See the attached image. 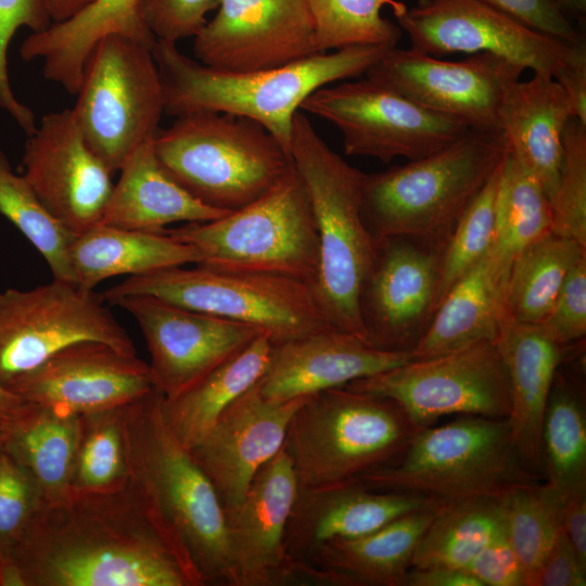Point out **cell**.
Wrapping results in <instances>:
<instances>
[{
    "label": "cell",
    "mask_w": 586,
    "mask_h": 586,
    "mask_svg": "<svg viewBox=\"0 0 586 586\" xmlns=\"http://www.w3.org/2000/svg\"><path fill=\"white\" fill-rule=\"evenodd\" d=\"M8 569L11 586L204 585L132 477L43 505Z\"/></svg>",
    "instance_id": "cell-1"
},
{
    "label": "cell",
    "mask_w": 586,
    "mask_h": 586,
    "mask_svg": "<svg viewBox=\"0 0 586 586\" xmlns=\"http://www.w3.org/2000/svg\"><path fill=\"white\" fill-rule=\"evenodd\" d=\"M391 48L354 46L319 53L286 66L228 73L213 69L156 40L152 54L164 93L165 113H227L266 128L290 153L294 115L314 91L366 72Z\"/></svg>",
    "instance_id": "cell-2"
},
{
    "label": "cell",
    "mask_w": 586,
    "mask_h": 586,
    "mask_svg": "<svg viewBox=\"0 0 586 586\" xmlns=\"http://www.w3.org/2000/svg\"><path fill=\"white\" fill-rule=\"evenodd\" d=\"M510 152L500 130L470 128L447 146L362 174L361 213L377 239L445 246L455 226Z\"/></svg>",
    "instance_id": "cell-3"
},
{
    "label": "cell",
    "mask_w": 586,
    "mask_h": 586,
    "mask_svg": "<svg viewBox=\"0 0 586 586\" xmlns=\"http://www.w3.org/2000/svg\"><path fill=\"white\" fill-rule=\"evenodd\" d=\"M290 154L316 219L319 264L310 286L315 302L331 328L369 343L359 298L375 259L378 239L361 213L364 173L334 152L300 111L293 119Z\"/></svg>",
    "instance_id": "cell-4"
},
{
    "label": "cell",
    "mask_w": 586,
    "mask_h": 586,
    "mask_svg": "<svg viewBox=\"0 0 586 586\" xmlns=\"http://www.w3.org/2000/svg\"><path fill=\"white\" fill-rule=\"evenodd\" d=\"M162 396L153 390L126 405L131 477L204 585H232L225 510L206 474L166 425Z\"/></svg>",
    "instance_id": "cell-5"
},
{
    "label": "cell",
    "mask_w": 586,
    "mask_h": 586,
    "mask_svg": "<svg viewBox=\"0 0 586 586\" xmlns=\"http://www.w3.org/2000/svg\"><path fill=\"white\" fill-rule=\"evenodd\" d=\"M540 480L523 464L507 418L462 416L420 429L397 461L355 481L372 489L422 494L447 504L500 498Z\"/></svg>",
    "instance_id": "cell-6"
},
{
    "label": "cell",
    "mask_w": 586,
    "mask_h": 586,
    "mask_svg": "<svg viewBox=\"0 0 586 586\" xmlns=\"http://www.w3.org/2000/svg\"><path fill=\"white\" fill-rule=\"evenodd\" d=\"M165 170L203 204L230 213L266 193L293 165L260 124L227 113L177 116L153 138Z\"/></svg>",
    "instance_id": "cell-7"
},
{
    "label": "cell",
    "mask_w": 586,
    "mask_h": 586,
    "mask_svg": "<svg viewBox=\"0 0 586 586\" xmlns=\"http://www.w3.org/2000/svg\"><path fill=\"white\" fill-rule=\"evenodd\" d=\"M418 431L393 402L340 386L304 400L283 450L300 488H319L392 464Z\"/></svg>",
    "instance_id": "cell-8"
},
{
    "label": "cell",
    "mask_w": 586,
    "mask_h": 586,
    "mask_svg": "<svg viewBox=\"0 0 586 586\" xmlns=\"http://www.w3.org/2000/svg\"><path fill=\"white\" fill-rule=\"evenodd\" d=\"M192 245L198 265L301 280L309 286L319 264L316 219L294 164L260 198L219 218L166 229Z\"/></svg>",
    "instance_id": "cell-9"
},
{
    "label": "cell",
    "mask_w": 586,
    "mask_h": 586,
    "mask_svg": "<svg viewBox=\"0 0 586 586\" xmlns=\"http://www.w3.org/2000/svg\"><path fill=\"white\" fill-rule=\"evenodd\" d=\"M129 295L155 297L246 324L271 344L331 328L310 286L297 279L260 272L214 269L195 264L127 277L101 293L104 302Z\"/></svg>",
    "instance_id": "cell-10"
},
{
    "label": "cell",
    "mask_w": 586,
    "mask_h": 586,
    "mask_svg": "<svg viewBox=\"0 0 586 586\" xmlns=\"http://www.w3.org/2000/svg\"><path fill=\"white\" fill-rule=\"evenodd\" d=\"M72 111L91 149L118 171L140 144L152 140L165 113L152 49L110 35L91 51Z\"/></svg>",
    "instance_id": "cell-11"
},
{
    "label": "cell",
    "mask_w": 586,
    "mask_h": 586,
    "mask_svg": "<svg viewBox=\"0 0 586 586\" xmlns=\"http://www.w3.org/2000/svg\"><path fill=\"white\" fill-rule=\"evenodd\" d=\"M393 402L419 430L447 415L507 418L510 396L495 342L405 364L346 385Z\"/></svg>",
    "instance_id": "cell-12"
},
{
    "label": "cell",
    "mask_w": 586,
    "mask_h": 586,
    "mask_svg": "<svg viewBox=\"0 0 586 586\" xmlns=\"http://www.w3.org/2000/svg\"><path fill=\"white\" fill-rule=\"evenodd\" d=\"M82 341L136 353L101 294L55 279L30 290L0 291V384L5 388L59 351Z\"/></svg>",
    "instance_id": "cell-13"
},
{
    "label": "cell",
    "mask_w": 586,
    "mask_h": 586,
    "mask_svg": "<svg viewBox=\"0 0 586 586\" xmlns=\"http://www.w3.org/2000/svg\"><path fill=\"white\" fill-rule=\"evenodd\" d=\"M301 110L333 124L347 155L384 163L396 157H424L470 129L369 78L319 88L304 100Z\"/></svg>",
    "instance_id": "cell-14"
},
{
    "label": "cell",
    "mask_w": 586,
    "mask_h": 586,
    "mask_svg": "<svg viewBox=\"0 0 586 586\" xmlns=\"http://www.w3.org/2000/svg\"><path fill=\"white\" fill-rule=\"evenodd\" d=\"M395 17L411 48L423 53L487 52L552 77L584 43L569 44L479 0H417Z\"/></svg>",
    "instance_id": "cell-15"
},
{
    "label": "cell",
    "mask_w": 586,
    "mask_h": 586,
    "mask_svg": "<svg viewBox=\"0 0 586 586\" xmlns=\"http://www.w3.org/2000/svg\"><path fill=\"white\" fill-rule=\"evenodd\" d=\"M524 71L487 52L447 61L413 48L393 47L365 75L469 128L500 130V107Z\"/></svg>",
    "instance_id": "cell-16"
},
{
    "label": "cell",
    "mask_w": 586,
    "mask_h": 586,
    "mask_svg": "<svg viewBox=\"0 0 586 586\" xmlns=\"http://www.w3.org/2000/svg\"><path fill=\"white\" fill-rule=\"evenodd\" d=\"M193 38L195 60L228 73L278 68L323 53L306 0H220Z\"/></svg>",
    "instance_id": "cell-17"
},
{
    "label": "cell",
    "mask_w": 586,
    "mask_h": 586,
    "mask_svg": "<svg viewBox=\"0 0 586 586\" xmlns=\"http://www.w3.org/2000/svg\"><path fill=\"white\" fill-rule=\"evenodd\" d=\"M23 177L74 235L101 222L114 174L86 141L72 109L46 114L28 136Z\"/></svg>",
    "instance_id": "cell-18"
},
{
    "label": "cell",
    "mask_w": 586,
    "mask_h": 586,
    "mask_svg": "<svg viewBox=\"0 0 586 586\" xmlns=\"http://www.w3.org/2000/svg\"><path fill=\"white\" fill-rule=\"evenodd\" d=\"M444 247L409 238L378 239L359 298L361 323L372 346L411 354L435 313Z\"/></svg>",
    "instance_id": "cell-19"
},
{
    "label": "cell",
    "mask_w": 586,
    "mask_h": 586,
    "mask_svg": "<svg viewBox=\"0 0 586 586\" xmlns=\"http://www.w3.org/2000/svg\"><path fill=\"white\" fill-rule=\"evenodd\" d=\"M109 304L136 319L150 353L154 388L164 398L183 392L263 334L246 324L151 296H122Z\"/></svg>",
    "instance_id": "cell-20"
},
{
    "label": "cell",
    "mask_w": 586,
    "mask_h": 586,
    "mask_svg": "<svg viewBox=\"0 0 586 586\" xmlns=\"http://www.w3.org/2000/svg\"><path fill=\"white\" fill-rule=\"evenodd\" d=\"M25 402L80 416L132 403L154 388L149 364L98 341L72 344L15 380Z\"/></svg>",
    "instance_id": "cell-21"
},
{
    "label": "cell",
    "mask_w": 586,
    "mask_h": 586,
    "mask_svg": "<svg viewBox=\"0 0 586 586\" xmlns=\"http://www.w3.org/2000/svg\"><path fill=\"white\" fill-rule=\"evenodd\" d=\"M300 484L283 448L255 475L245 496L225 511L232 586H270L301 579L284 537Z\"/></svg>",
    "instance_id": "cell-22"
},
{
    "label": "cell",
    "mask_w": 586,
    "mask_h": 586,
    "mask_svg": "<svg viewBox=\"0 0 586 586\" xmlns=\"http://www.w3.org/2000/svg\"><path fill=\"white\" fill-rule=\"evenodd\" d=\"M307 397L275 402L256 383L188 449L225 511L242 500L260 468L283 448L291 419Z\"/></svg>",
    "instance_id": "cell-23"
},
{
    "label": "cell",
    "mask_w": 586,
    "mask_h": 586,
    "mask_svg": "<svg viewBox=\"0 0 586 586\" xmlns=\"http://www.w3.org/2000/svg\"><path fill=\"white\" fill-rule=\"evenodd\" d=\"M408 352L377 348L333 328L271 344L267 368L257 382L262 394L286 402L344 386L411 360Z\"/></svg>",
    "instance_id": "cell-24"
},
{
    "label": "cell",
    "mask_w": 586,
    "mask_h": 586,
    "mask_svg": "<svg viewBox=\"0 0 586 586\" xmlns=\"http://www.w3.org/2000/svg\"><path fill=\"white\" fill-rule=\"evenodd\" d=\"M432 497L369 488L356 481L300 488L284 537L289 557L307 562L326 542L372 532L407 513L436 508Z\"/></svg>",
    "instance_id": "cell-25"
},
{
    "label": "cell",
    "mask_w": 586,
    "mask_h": 586,
    "mask_svg": "<svg viewBox=\"0 0 586 586\" xmlns=\"http://www.w3.org/2000/svg\"><path fill=\"white\" fill-rule=\"evenodd\" d=\"M509 386L511 435L523 464L542 470V425L565 347L542 324L502 320L495 341Z\"/></svg>",
    "instance_id": "cell-26"
},
{
    "label": "cell",
    "mask_w": 586,
    "mask_h": 586,
    "mask_svg": "<svg viewBox=\"0 0 586 586\" xmlns=\"http://www.w3.org/2000/svg\"><path fill=\"white\" fill-rule=\"evenodd\" d=\"M574 117L569 97L549 75L533 73L507 93L499 112V129L510 154L553 195L563 156L562 137Z\"/></svg>",
    "instance_id": "cell-27"
},
{
    "label": "cell",
    "mask_w": 586,
    "mask_h": 586,
    "mask_svg": "<svg viewBox=\"0 0 586 586\" xmlns=\"http://www.w3.org/2000/svg\"><path fill=\"white\" fill-rule=\"evenodd\" d=\"M140 1L93 0L76 15L31 33L21 44V58L40 59L43 76L76 94L85 64L104 37L119 35L154 47L156 39L141 18Z\"/></svg>",
    "instance_id": "cell-28"
},
{
    "label": "cell",
    "mask_w": 586,
    "mask_h": 586,
    "mask_svg": "<svg viewBox=\"0 0 586 586\" xmlns=\"http://www.w3.org/2000/svg\"><path fill=\"white\" fill-rule=\"evenodd\" d=\"M512 260L494 246L447 293L419 343L412 359H423L479 342H495L506 318L505 291Z\"/></svg>",
    "instance_id": "cell-29"
},
{
    "label": "cell",
    "mask_w": 586,
    "mask_h": 586,
    "mask_svg": "<svg viewBox=\"0 0 586 586\" xmlns=\"http://www.w3.org/2000/svg\"><path fill=\"white\" fill-rule=\"evenodd\" d=\"M437 508L407 513L364 535L328 540L306 563L327 584L405 586L416 546Z\"/></svg>",
    "instance_id": "cell-30"
},
{
    "label": "cell",
    "mask_w": 586,
    "mask_h": 586,
    "mask_svg": "<svg viewBox=\"0 0 586 586\" xmlns=\"http://www.w3.org/2000/svg\"><path fill=\"white\" fill-rule=\"evenodd\" d=\"M118 171L103 224L163 232L174 222L208 221L227 214L196 200L165 170L153 139L135 149Z\"/></svg>",
    "instance_id": "cell-31"
},
{
    "label": "cell",
    "mask_w": 586,
    "mask_h": 586,
    "mask_svg": "<svg viewBox=\"0 0 586 586\" xmlns=\"http://www.w3.org/2000/svg\"><path fill=\"white\" fill-rule=\"evenodd\" d=\"M69 254L76 285L86 291L116 276H142L201 260L192 245L165 231L131 230L103 222L75 235Z\"/></svg>",
    "instance_id": "cell-32"
},
{
    "label": "cell",
    "mask_w": 586,
    "mask_h": 586,
    "mask_svg": "<svg viewBox=\"0 0 586 586\" xmlns=\"http://www.w3.org/2000/svg\"><path fill=\"white\" fill-rule=\"evenodd\" d=\"M270 349V340L259 334L183 392L171 398L162 396L163 419L184 448L198 444L220 415L260 380Z\"/></svg>",
    "instance_id": "cell-33"
},
{
    "label": "cell",
    "mask_w": 586,
    "mask_h": 586,
    "mask_svg": "<svg viewBox=\"0 0 586 586\" xmlns=\"http://www.w3.org/2000/svg\"><path fill=\"white\" fill-rule=\"evenodd\" d=\"M2 448L36 481L44 505L69 496L79 416L29 404L3 424Z\"/></svg>",
    "instance_id": "cell-34"
},
{
    "label": "cell",
    "mask_w": 586,
    "mask_h": 586,
    "mask_svg": "<svg viewBox=\"0 0 586 586\" xmlns=\"http://www.w3.org/2000/svg\"><path fill=\"white\" fill-rule=\"evenodd\" d=\"M586 247L553 232L514 256L505 291V314L517 322L542 324Z\"/></svg>",
    "instance_id": "cell-35"
},
{
    "label": "cell",
    "mask_w": 586,
    "mask_h": 586,
    "mask_svg": "<svg viewBox=\"0 0 586 586\" xmlns=\"http://www.w3.org/2000/svg\"><path fill=\"white\" fill-rule=\"evenodd\" d=\"M542 469L563 498L586 491V409L582 391L558 368L542 425Z\"/></svg>",
    "instance_id": "cell-36"
},
{
    "label": "cell",
    "mask_w": 586,
    "mask_h": 586,
    "mask_svg": "<svg viewBox=\"0 0 586 586\" xmlns=\"http://www.w3.org/2000/svg\"><path fill=\"white\" fill-rule=\"evenodd\" d=\"M502 528L500 498L441 504L416 546L411 568L464 569Z\"/></svg>",
    "instance_id": "cell-37"
},
{
    "label": "cell",
    "mask_w": 586,
    "mask_h": 586,
    "mask_svg": "<svg viewBox=\"0 0 586 586\" xmlns=\"http://www.w3.org/2000/svg\"><path fill=\"white\" fill-rule=\"evenodd\" d=\"M125 409L126 405L79 416L69 494L113 491L130 480Z\"/></svg>",
    "instance_id": "cell-38"
},
{
    "label": "cell",
    "mask_w": 586,
    "mask_h": 586,
    "mask_svg": "<svg viewBox=\"0 0 586 586\" xmlns=\"http://www.w3.org/2000/svg\"><path fill=\"white\" fill-rule=\"evenodd\" d=\"M552 233V209L540 182L508 153L499 174L493 246L513 260L522 250Z\"/></svg>",
    "instance_id": "cell-39"
},
{
    "label": "cell",
    "mask_w": 586,
    "mask_h": 586,
    "mask_svg": "<svg viewBox=\"0 0 586 586\" xmlns=\"http://www.w3.org/2000/svg\"><path fill=\"white\" fill-rule=\"evenodd\" d=\"M0 213L35 246L53 279L76 284L71 263V233L43 205L22 175L0 151Z\"/></svg>",
    "instance_id": "cell-40"
},
{
    "label": "cell",
    "mask_w": 586,
    "mask_h": 586,
    "mask_svg": "<svg viewBox=\"0 0 586 586\" xmlns=\"http://www.w3.org/2000/svg\"><path fill=\"white\" fill-rule=\"evenodd\" d=\"M317 42L322 52L354 46L393 48L402 37L400 27L382 16L390 8L394 16L407 5L399 0H306Z\"/></svg>",
    "instance_id": "cell-41"
},
{
    "label": "cell",
    "mask_w": 586,
    "mask_h": 586,
    "mask_svg": "<svg viewBox=\"0 0 586 586\" xmlns=\"http://www.w3.org/2000/svg\"><path fill=\"white\" fill-rule=\"evenodd\" d=\"M504 526L527 576L539 565L560 530L564 498L549 484L534 483L500 497Z\"/></svg>",
    "instance_id": "cell-42"
},
{
    "label": "cell",
    "mask_w": 586,
    "mask_h": 586,
    "mask_svg": "<svg viewBox=\"0 0 586 586\" xmlns=\"http://www.w3.org/2000/svg\"><path fill=\"white\" fill-rule=\"evenodd\" d=\"M501 164L461 216L445 244L441 258L435 311L453 286L487 255L494 244Z\"/></svg>",
    "instance_id": "cell-43"
},
{
    "label": "cell",
    "mask_w": 586,
    "mask_h": 586,
    "mask_svg": "<svg viewBox=\"0 0 586 586\" xmlns=\"http://www.w3.org/2000/svg\"><path fill=\"white\" fill-rule=\"evenodd\" d=\"M562 142L559 180L550 199L552 232L586 247V125L572 117Z\"/></svg>",
    "instance_id": "cell-44"
},
{
    "label": "cell",
    "mask_w": 586,
    "mask_h": 586,
    "mask_svg": "<svg viewBox=\"0 0 586 586\" xmlns=\"http://www.w3.org/2000/svg\"><path fill=\"white\" fill-rule=\"evenodd\" d=\"M44 505L30 473L0 448V568L10 557Z\"/></svg>",
    "instance_id": "cell-45"
},
{
    "label": "cell",
    "mask_w": 586,
    "mask_h": 586,
    "mask_svg": "<svg viewBox=\"0 0 586 586\" xmlns=\"http://www.w3.org/2000/svg\"><path fill=\"white\" fill-rule=\"evenodd\" d=\"M52 24L44 0H0V109L5 111L30 136L37 125L27 105L14 95L8 72V49L20 27L33 33L44 30Z\"/></svg>",
    "instance_id": "cell-46"
},
{
    "label": "cell",
    "mask_w": 586,
    "mask_h": 586,
    "mask_svg": "<svg viewBox=\"0 0 586 586\" xmlns=\"http://www.w3.org/2000/svg\"><path fill=\"white\" fill-rule=\"evenodd\" d=\"M220 0H141V18L156 40L177 43L194 37Z\"/></svg>",
    "instance_id": "cell-47"
},
{
    "label": "cell",
    "mask_w": 586,
    "mask_h": 586,
    "mask_svg": "<svg viewBox=\"0 0 586 586\" xmlns=\"http://www.w3.org/2000/svg\"><path fill=\"white\" fill-rule=\"evenodd\" d=\"M542 326L564 347L584 339L586 334V254L582 255L569 271Z\"/></svg>",
    "instance_id": "cell-48"
},
{
    "label": "cell",
    "mask_w": 586,
    "mask_h": 586,
    "mask_svg": "<svg viewBox=\"0 0 586 586\" xmlns=\"http://www.w3.org/2000/svg\"><path fill=\"white\" fill-rule=\"evenodd\" d=\"M482 586H525V572L504 528L464 568Z\"/></svg>",
    "instance_id": "cell-49"
},
{
    "label": "cell",
    "mask_w": 586,
    "mask_h": 586,
    "mask_svg": "<svg viewBox=\"0 0 586 586\" xmlns=\"http://www.w3.org/2000/svg\"><path fill=\"white\" fill-rule=\"evenodd\" d=\"M499 9L531 27L569 44L585 42L584 33L574 28L550 0H479Z\"/></svg>",
    "instance_id": "cell-50"
},
{
    "label": "cell",
    "mask_w": 586,
    "mask_h": 586,
    "mask_svg": "<svg viewBox=\"0 0 586 586\" xmlns=\"http://www.w3.org/2000/svg\"><path fill=\"white\" fill-rule=\"evenodd\" d=\"M586 565L582 563L563 531L559 530L539 565L525 586H585Z\"/></svg>",
    "instance_id": "cell-51"
},
{
    "label": "cell",
    "mask_w": 586,
    "mask_h": 586,
    "mask_svg": "<svg viewBox=\"0 0 586 586\" xmlns=\"http://www.w3.org/2000/svg\"><path fill=\"white\" fill-rule=\"evenodd\" d=\"M566 92L573 115L586 125V43L576 48L571 60L553 77Z\"/></svg>",
    "instance_id": "cell-52"
},
{
    "label": "cell",
    "mask_w": 586,
    "mask_h": 586,
    "mask_svg": "<svg viewBox=\"0 0 586 586\" xmlns=\"http://www.w3.org/2000/svg\"><path fill=\"white\" fill-rule=\"evenodd\" d=\"M560 527L582 563L586 565V491L573 493L564 498Z\"/></svg>",
    "instance_id": "cell-53"
},
{
    "label": "cell",
    "mask_w": 586,
    "mask_h": 586,
    "mask_svg": "<svg viewBox=\"0 0 586 586\" xmlns=\"http://www.w3.org/2000/svg\"><path fill=\"white\" fill-rule=\"evenodd\" d=\"M405 586H482L481 583L464 569L433 566L410 568Z\"/></svg>",
    "instance_id": "cell-54"
},
{
    "label": "cell",
    "mask_w": 586,
    "mask_h": 586,
    "mask_svg": "<svg viewBox=\"0 0 586 586\" xmlns=\"http://www.w3.org/2000/svg\"><path fill=\"white\" fill-rule=\"evenodd\" d=\"M93 0H44L52 23L63 22L88 7Z\"/></svg>",
    "instance_id": "cell-55"
},
{
    "label": "cell",
    "mask_w": 586,
    "mask_h": 586,
    "mask_svg": "<svg viewBox=\"0 0 586 586\" xmlns=\"http://www.w3.org/2000/svg\"><path fill=\"white\" fill-rule=\"evenodd\" d=\"M29 403L0 384V422L7 423L22 413Z\"/></svg>",
    "instance_id": "cell-56"
},
{
    "label": "cell",
    "mask_w": 586,
    "mask_h": 586,
    "mask_svg": "<svg viewBox=\"0 0 586 586\" xmlns=\"http://www.w3.org/2000/svg\"><path fill=\"white\" fill-rule=\"evenodd\" d=\"M555 9L568 21H576L585 28L586 0H550Z\"/></svg>",
    "instance_id": "cell-57"
},
{
    "label": "cell",
    "mask_w": 586,
    "mask_h": 586,
    "mask_svg": "<svg viewBox=\"0 0 586 586\" xmlns=\"http://www.w3.org/2000/svg\"><path fill=\"white\" fill-rule=\"evenodd\" d=\"M3 437H4L3 423L0 422V448L2 447Z\"/></svg>",
    "instance_id": "cell-58"
}]
</instances>
